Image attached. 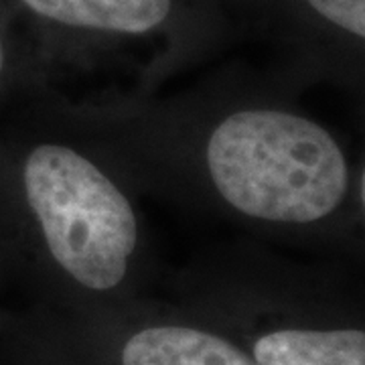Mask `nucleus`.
I'll return each instance as SVG.
<instances>
[{
  "instance_id": "2",
  "label": "nucleus",
  "mask_w": 365,
  "mask_h": 365,
  "mask_svg": "<svg viewBox=\"0 0 365 365\" xmlns=\"http://www.w3.org/2000/svg\"><path fill=\"white\" fill-rule=\"evenodd\" d=\"M21 256L81 299L130 290L155 256L138 195L78 138L37 118L4 163Z\"/></svg>"
},
{
  "instance_id": "3",
  "label": "nucleus",
  "mask_w": 365,
  "mask_h": 365,
  "mask_svg": "<svg viewBox=\"0 0 365 365\" xmlns=\"http://www.w3.org/2000/svg\"><path fill=\"white\" fill-rule=\"evenodd\" d=\"M47 25L96 39H146L165 31L177 0H21Z\"/></svg>"
},
{
  "instance_id": "7",
  "label": "nucleus",
  "mask_w": 365,
  "mask_h": 365,
  "mask_svg": "<svg viewBox=\"0 0 365 365\" xmlns=\"http://www.w3.org/2000/svg\"><path fill=\"white\" fill-rule=\"evenodd\" d=\"M4 79H6V51H4V43L0 37V91H2Z\"/></svg>"
},
{
  "instance_id": "1",
  "label": "nucleus",
  "mask_w": 365,
  "mask_h": 365,
  "mask_svg": "<svg viewBox=\"0 0 365 365\" xmlns=\"http://www.w3.org/2000/svg\"><path fill=\"white\" fill-rule=\"evenodd\" d=\"M37 90L41 122L86 144L138 197L264 244L361 254L364 163L300 104V88L203 81L86 98Z\"/></svg>"
},
{
  "instance_id": "4",
  "label": "nucleus",
  "mask_w": 365,
  "mask_h": 365,
  "mask_svg": "<svg viewBox=\"0 0 365 365\" xmlns=\"http://www.w3.org/2000/svg\"><path fill=\"white\" fill-rule=\"evenodd\" d=\"M112 355L118 365H256L227 335L181 321L128 329Z\"/></svg>"
},
{
  "instance_id": "6",
  "label": "nucleus",
  "mask_w": 365,
  "mask_h": 365,
  "mask_svg": "<svg viewBox=\"0 0 365 365\" xmlns=\"http://www.w3.org/2000/svg\"><path fill=\"white\" fill-rule=\"evenodd\" d=\"M321 25L333 26L345 41L365 39V0H302Z\"/></svg>"
},
{
  "instance_id": "5",
  "label": "nucleus",
  "mask_w": 365,
  "mask_h": 365,
  "mask_svg": "<svg viewBox=\"0 0 365 365\" xmlns=\"http://www.w3.org/2000/svg\"><path fill=\"white\" fill-rule=\"evenodd\" d=\"M246 351L256 365H365V331L290 319L258 331Z\"/></svg>"
}]
</instances>
